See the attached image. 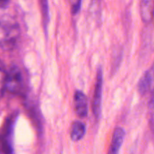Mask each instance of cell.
<instances>
[{
    "mask_svg": "<svg viewBox=\"0 0 154 154\" xmlns=\"http://www.w3.org/2000/svg\"><path fill=\"white\" fill-rule=\"evenodd\" d=\"M19 35V26L15 21L10 19L0 20V47L3 50H11L16 45Z\"/></svg>",
    "mask_w": 154,
    "mask_h": 154,
    "instance_id": "obj_1",
    "label": "cell"
},
{
    "mask_svg": "<svg viewBox=\"0 0 154 154\" xmlns=\"http://www.w3.org/2000/svg\"><path fill=\"white\" fill-rule=\"evenodd\" d=\"M5 90L13 94H22L25 90L23 72L18 66H13L7 71Z\"/></svg>",
    "mask_w": 154,
    "mask_h": 154,
    "instance_id": "obj_2",
    "label": "cell"
},
{
    "mask_svg": "<svg viewBox=\"0 0 154 154\" xmlns=\"http://www.w3.org/2000/svg\"><path fill=\"white\" fill-rule=\"evenodd\" d=\"M17 119V114H14L11 116L5 124L3 133L0 134L2 144V151L4 154H14V130Z\"/></svg>",
    "mask_w": 154,
    "mask_h": 154,
    "instance_id": "obj_3",
    "label": "cell"
},
{
    "mask_svg": "<svg viewBox=\"0 0 154 154\" xmlns=\"http://www.w3.org/2000/svg\"><path fill=\"white\" fill-rule=\"evenodd\" d=\"M102 87H103V72L102 68H99L96 75V86L93 100V112L96 118L99 119L102 111Z\"/></svg>",
    "mask_w": 154,
    "mask_h": 154,
    "instance_id": "obj_4",
    "label": "cell"
},
{
    "mask_svg": "<svg viewBox=\"0 0 154 154\" xmlns=\"http://www.w3.org/2000/svg\"><path fill=\"white\" fill-rule=\"evenodd\" d=\"M74 104L77 115L80 118H85L88 114V100L86 95L81 90L75 92Z\"/></svg>",
    "mask_w": 154,
    "mask_h": 154,
    "instance_id": "obj_5",
    "label": "cell"
},
{
    "mask_svg": "<svg viewBox=\"0 0 154 154\" xmlns=\"http://www.w3.org/2000/svg\"><path fill=\"white\" fill-rule=\"evenodd\" d=\"M125 137V131L123 128L117 127L113 134L112 140L108 154H119Z\"/></svg>",
    "mask_w": 154,
    "mask_h": 154,
    "instance_id": "obj_6",
    "label": "cell"
},
{
    "mask_svg": "<svg viewBox=\"0 0 154 154\" xmlns=\"http://www.w3.org/2000/svg\"><path fill=\"white\" fill-rule=\"evenodd\" d=\"M153 67L150 68V70L147 71L144 76L141 78L138 83V91L140 94L144 96L147 92L151 90L153 87Z\"/></svg>",
    "mask_w": 154,
    "mask_h": 154,
    "instance_id": "obj_7",
    "label": "cell"
},
{
    "mask_svg": "<svg viewBox=\"0 0 154 154\" xmlns=\"http://www.w3.org/2000/svg\"><path fill=\"white\" fill-rule=\"evenodd\" d=\"M153 0H141V14L143 21L150 23L153 19Z\"/></svg>",
    "mask_w": 154,
    "mask_h": 154,
    "instance_id": "obj_8",
    "label": "cell"
},
{
    "mask_svg": "<svg viewBox=\"0 0 154 154\" xmlns=\"http://www.w3.org/2000/svg\"><path fill=\"white\" fill-rule=\"evenodd\" d=\"M86 134V126L83 122L77 120L72 125L71 138L72 141H78L82 139Z\"/></svg>",
    "mask_w": 154,
    "mask_h": 154,
    "instance_id": "obj_9",
    "label": "cell"
},
{
    "mask_svg": "<svg viewBox=\"0 0 154 154\" xmlns=\"http://www.w3.org/2000/svg\"><path fill=\"white\" fill-rule=\"evenodd\" d=\"M6 77H7V71L3 63L0 61V99L5 91Z\"/></svg>",
    "mask_w": 154,
    "mask_h": 154,
    "instance_id": "obj_10",
    "label": "cell"
},
{
    "mask_svg": "<svg viewBox=\"0 0 154 154\" xmlns=\"http://www.w3.org/2000/svg\"><path fill=\"white\" fill-rule=\"evenodd\" d=\"M39 2H40L41 9H42V17H43L44 23H45V25H48L50 20L48 0H39Z\"/></svg>",
    "mask_w": 154,
    "mask_h": 154,
    "instance_id": "obj_11",
    "label": "cell"
},
{
    "mask_svg": "<svg viewBox=\"0 0 154 154\" xmlns=\"http://www.w3.org/2000/svg\"><path fill=\"white\" fill-rule=\"evenodd\" d=\"M72 5V11L73 14H77L80 11L82 4V0H69Z\"/></svg>",
    "mask_w": 154,
    "mask_h": 154,
    "instance_id": "obj_12",
    "label": "cell"
},
{
    "mask_svg": "<svg viewBox=\"0 0 154 154\" xmlns=\"http://www.w3.org/2000/svg\"><path fill=\"white\" fill-rule=\"evenodd\" d=\"M10 0H0V8H5L9 4Z\"/></svg>",
    "mask_w": 154,
    "mask_h": 154,
    "instance_id": "obj_13",
    "label": "cell"
},
{
    "mask_svg": "<svg viewBox=\"0 0 154 154\" xmlns=\"http://www.w3.org/2000/svg\"><path fill=\"white\" fill-rule=\"evenodd\" d=\"M2 153V144H1V138H0V154Z\"/></svg>",
    "mask_w": 154,
    "mask_h": 154,
    "instance_id": "obj_14",
    "label": "cell"
},
{
    "mask_svg": "<svg viewBox=\"0 0 154 154\" xmlns=\"http://www.w3.org/2000/svg\"><path fill=\"white\" fill-rule=\"evenodd\" d=\"M94 1L95 2H96V1H99V0H94Z\"/></svg>",
    "mask_w": 154,
    "mask_h": 154,
    "instance_id": "obj_15",
    "label": "cell"
}]
</instances>
